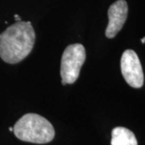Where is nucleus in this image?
I'll return each instance as SVG.
<instances>
[{
  "instance_id": "f257e3e1",
  "label": "nucleus",
  "mask_w": 145,
  "mask_h": 145,
  "mask_svg": "<svg viewBox=\"0 0 145 145\" xmlns=\"http://www.w3.org/2000/svg\"><path fill=\"white\" fill-rule=\"evenodd\" d=\"M35 40L31 22H16L0 35V57L9 64L20 62L30 54Z\"/></svg>"
},
{
  "instance_id": "f03ea898",
  "label": "nucleus",
  "mask_w": 145,
  "mask_h": 145,
  "mask_svg": "<svg viewBox=\"0 0 145 145\" xmlns=\"http://www.w3.org/2000/svg\"><path fill=\"white\" fill-rule=\"evenodd\" d=\"M13 132L20 140L40 144L51 142L55 136L51 123L41 115L34 113L21 117L14 126Z\"/></svg>"
},
{
  "instance_id": "7ed1b4c3",
  "label": "nucleus",
  "mask_w": 145,
  "mask_h": 145,
  "mask_svg": "<svg viewBox=\"0 0 145 145\" xmlns=\"http://www.w3.org/2000/svg\"><path fill=\"white\" fill-rule=\"evenodd\" d=\"M86 58V49L81 44H70L65 49L61 62L62 85L72 84L78 80Z\"/></svg>"
},
{
  "instance_id": "20e7f679",
  "label": "nucleus",
  "mask_w": 145,
  "mask_h": 145,
  "mask_svg": "<svg viewBox=\"0 0 145 145\" xmlns=\"http://www.w3.org/2000/svg\"><path fill=\"white\" fill-rule=\"evenodd\" d=\"M121 71L127 84L133 88H140L144 85V72L140 59L135 51L127 49L121 58Z\"/></svg>"
},
{
  "instance_id": "39448f33",
  "label": "nucleus",
  "mask_w": 145,
  "mask_h": 145,
  "mask_svg": "<svg viewBox=\"0 0 145 145\" xmlns=\"http://www.w3.org/2000/svg\"><path fill=\"white\" fill-rule=\"evenodd\" d=\"M128 6L125 0H118L109 7V23L106 29V36L112 39L122 29L127 18Z\"/></svg>"
},
{
  "instance_id": "423d86ee",
  "label": "nucleus",
  "mask_w": 145,
  "mask_h": 145,
  "mask_svg": "<svg viewBox=\"0 0 145 145\" xmlns=\"http://www.w3.org/2000/svg\"><path fill=\"white\" fill-rule=\"evenodd\" d=\"M111 145H138L134 133L129 129L117 127L111 133Z\"/></svg>"
},
{
  "instance_id": "0eeeda50",
  "label": "nucleus",
  "mask_w": 145,
  "mask_h": 145,
  "mask_svg": "<svg viewBox=\"0 0 145 145\" xmlns=\"http://www.w3.org/2000/svg\"><path fill=\"white\" fill-rule=\"evenodd\" d=\"M15 19H16V20L17 21V22H20V21H21V18L20 17V16H18V15H15Z\"/></svg>"
},
{
  "instance_id": "6e6552de",
  "label": "nucleus",
  "mask_w": 145,
  "mask_h": 145,
  "mask_svg": "<svg viewBox=\"0 0 145 145\" xmlns=\"http://www.w3.org/2000/svg\"><path fill=\"white\" fill-rule=\"evenodd\" d=\"M141 41H142V43H143V44H144V43H145V37H144V38H143V39L141 40Z\"/></svg>"
},
{
  "instance_id": "1a4fd4ad",
  "label": "nucleus",
  "mask_w": 145,
  "mask_h": 145,
  "mask_svg": "<svg viewBox=\"0 0 145 145\" xmlns=\"http://www.w3.org/2000/svg\"><path fill=\"white\" fill-rule=\"evenodd\" d=\"M9 131H13V127H9Z\"/></svg>"
},
{
  "instance_id": "9d476101",
  "label": "nucleus",
  "mask_w": 145,
  "mask_h": 145,
  "mask_svg": "<svg viewBox=\"0 0 145 145\" xmlns=\"http://www.w3.org/2000/svg\"><path fill=\"white\" fill-rule=\"evenodd\" d=\"M0 35H1V34H0Z\"/></svg>"
}]
</instances>
